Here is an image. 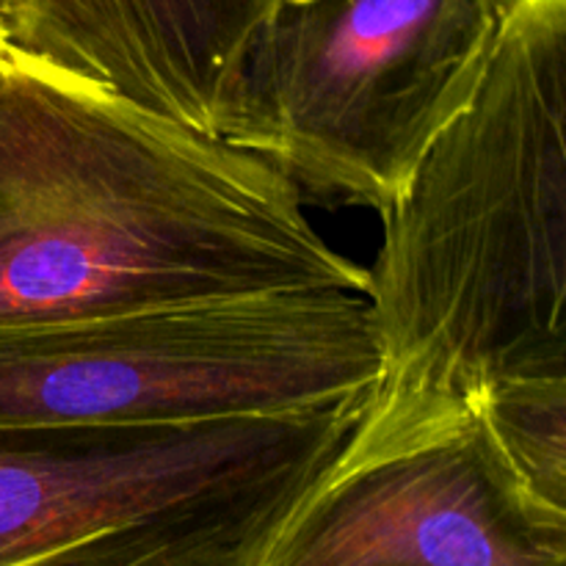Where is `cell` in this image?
I'll list each match as a JSON object with an SVG mask.
<instances>
[{
	"instance_id": "3957f363",
	"label": "cell",
	"mask_w": 566,
	"mask_h": 566,
	"mask_svg": "<svg viewBox=\"0 0 566 566\" xmlns=\"http://www.w3.org/2000/svg\"><path fill=\"white\" fill-rule=\"evenodd\" d=\"M368 396L271 418L0 429V566H260Z\"/></svg>"
},
{
	"instance_id": "9c48e42d",
	"label": "cell",
	"mask_w": 566,
	"mask_h": 566,
	"mask_svg": "<svg viewBox=\"0 0 566 566\" xmlns=\"http://www.w3.org/2000/svg\"><path fill=\"white\" fill-rule=\"evenodd\" d=\"M11 9H14V0H0V25H3L6 17L11 14Z\"/></svg>"
},
{
	"instance_id": "8992f818",
	"label": "cell",
	"mask_w": 566,
	"mask_h": 566,
	"mask_svg": "<svg viewBox=\"0 0 566 566\" xmlns=\"http://www.w3.org/2000/svg\"><path fill=\"white\" fill-rule=\"evenodd\" d=\"M260 566H566V512L468 396L379 381Z\"/></svg>"
},
{
	"instance_id": "ba28073f",
	"label": "cell",
	"mask_w": 566,
	"mask_h": 566,
	"mask_svg": "<svg viewBox=\"0 0 566 566\" xmlns=\"http://www.w3.org/2000/svg\"><path fill=\"white\" fill-rule=\"evenodd\" d=\"M468 398L520 481L566 512V379L509 381Z\"/></svg>"
},
{
	"instance_id": "52a82bcc",
	"label": "cell",
	"mask_w": 566,
	"mask_h": 566,
	"mask_svg": "<svg viewBox=\"0 0 566 566\" xmlns=\"http://www.w3.org/2000/svg\"><path fill=\"white\" fill-rule=\"evenodd\" d=\"M276 0H14L0 44L160 119L224 138Z\"/></svg>"
},
{
	"instance_id": "277c9868",
	"label": "cell",
	"mask_w": 566,
	"mask_h": 566,
	"mask_svg": "<svg viewBox=\"0 0 566 566\" xmlns=\"http://www.w3.org/2000/svg\"><path fill=\"white\" fill-rule=\"evenodd\" d=\"M368 298L287 291L0 329V429L271 418L374 390Z\"/></svg>"
},
{
	"instance_id": "5b68a950",
	"label": "cell",
	"mask_w": 566,
	"mask_h": 566,
	"mask_svg": "<svg viewBox=\"0 0 566 566\" xmlns=\"http://www.w3.org/2000/svg\"><path fill=\"white\" fill-rule=\"evenodd\" d=\"M503 0H276L224 142L318 205L387 213L481 81Z\"/></svg>"
},
{
	"instance_id": "7a4b0ae2",
	"label": "cell",
	"mask_w": 566,
	"mask_h": 566,
	"mask_svg": "<svg viewBox=\"0 0 566 566\" xmlns=\"http://www.w3.org/2000/svg\"><path fill=\"white\" fill-rule=\"evenodd\" d=\"M381 221L379 381L566 379V0H503L473 97Z\"/></svg>"
},
{
	"instance_id": "6da1fadb",
	"label": "cell",
	"mask_w": 566,
	"mask_h": 566,
	"mask_svg": "<svg viewBox=\"0 0 566 566\" xmlns=\"http://www.w3.org/2000/svg\"><path fill=\"white\" fill-rule=\"evenodd\" d=\"M365 285L265 158L0 44V329Z\"/></svg>"
}]
</instances>
